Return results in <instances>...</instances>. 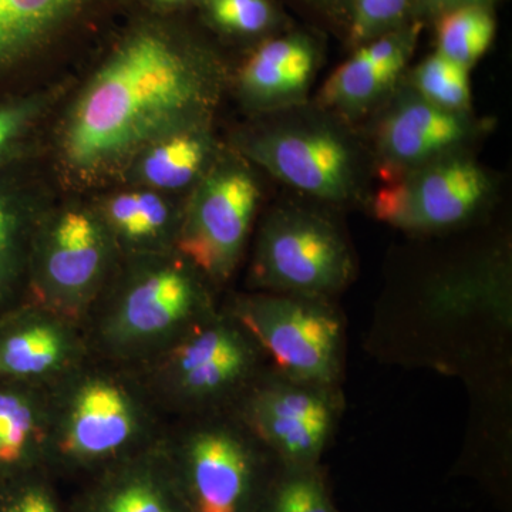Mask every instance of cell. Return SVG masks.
Masks as SVG:
<instances>
[{"label": "cell", "mask_w": 512, "mask_h": 512, "mask_svg": "<svg viewBox=\"0 0 512 512\" xmlns=\"http://www.w3.org/2000/svg\"><path fill=\"white\" fill-rule=\"evenodd\" d=\"M258 200V185L247 171H215L191 202L178 248L198 271L225 281L241 258Z\"/></svg>", "instance_id": "9"}, {"label": "cell", "mask_w": 512, "mask_h": 512, "mask_svg": "<svg viewBox=\"0 0 512 512\" xmlns=\"http://www.w3.org/2000/svg\"><path fill=\"white\" fill-rule=\"evenodd\" d=\"M143 412L124 384L90 376L67 394L57 436L47 443L43 471L67 476H96L113 464L146 450Z\"/></svg>", "instance_id": "4"}, {"label": "cell", "mask_w": 512, "mask_h": 512, "mask_svg": "<svg viewBox=\"0 0 512 512\" xmlns=\"http://www.w3.org/2000/svg\"><path fill=\"white\" fill-rule=\"evenodd\" d=\"M315 62L311 43L299 37L266 42L242 67V92L262 104L299 99L311 84Z\"/></svg>", "instance_id": "20"}, {"label": "cell", "mask_w": 512, "mask_h": 512, "mask_svg": "<svg viewBox=\"0 0 512 512\" xmlns=\"http://www.w3.org/2000/svg\"><path fill=\"white\" fill-rule=\"evenodd\" d=\"M37 387L0 380V484L43 470L49 436Z\"/></svg>", "instance_id": "17"}, {"label": "cell", "mask_w": 512, "mask_h": 512, "mask_svg": "<svg viewBox=\"0 0 512 512\" xmlns=\"http://www.w3.org/2000/svg\"><path fill=\"white\" fill-rule=\"evenodd\" d=\"M175 342L165 362V386L194 412L231 410L268 367L254 339L229 313L211 312Z\"/></svg>", "instance_id": "6"}, {"label": "cell", "mask_w": 512, "mask_h": 512, "mask_svg": "<svg viewBox=\"0 0 512 512\" xmlns=\"http://www.w3.org/2000/svg\"><path fill=\"white\" fill-rule=\"evenodd\" d=\"M255 163L296 190L342 201L355 188V160L348 144L326 130H285L248 144Z\"/></svg>", "instance_id": "12"}, {"label": "cell", "mask_w": 512, "mask_h": 512, "mask_svg": "<svg viewBox=\"0 0 512 512\" xmlns=\"http://www.w3.org/2000/svg\"><path fill=\"white\" fill-rule=\"evenodd\" d=\"M340 389L293 382L266 369L232 413L282 466L320 464L342 417Z\"/></svg>", "instance_id": "7"}, {"label": "cell", "mask_w": 512, "mask_h": 512, "mask_svg": "<svg viewBox=\"0 0 512 512\" xmlns=\"http://www.w3.org/2000/svg\"><path fill=\"white\" fill-rule=\"evenodd\" d=\"M87 0H0V97Z\"/></svg>", "instance_id": "16"}, {"label": "cell", "mask_w": 512, "mask_h": 512, "mask_svg": "<svg viewBox=\"0 0 512 512\" xmlns=\"http://www.w3.org/2000/svg\"><path fill=\"white\" fill-rule=\"evenodd\" d=\"M73 342L57 320L23 302L0 313V380L36 384L69 365Z\"/></svg>", "instance_id": "14"}, {"label": "cell", "mask_w": 512, "mask_h": 512, "mask_svg": "<svg viewBox=\"0 0 512 512\" xmlns=\"http://www.w3.org/2000/svg\"><path fill=\"white\" fill-rule=\"evenodd\" d=\"M42 111V100L28 94L0 97V170L18 165L20 154Z\"/></svg>", "instance_id": "26"}, {"label": "cell", "mask_w": 512, "mask_h": 512, "mask_svg": "<svg viewBox=\"0 0 512 512\" xmlns=\"http://www.w3.org/2000/svg\"><path fill=\"white\" fill-rule=\"evenodd\" d=\"M412 45L410 36L390 35L363 46L329 77L323 86V101L343 111L366 109L396 82Z\"/></svg>", "instance_id": "18"}, {"label": "cell", "mask_w": 512, "mask_h": 512, "mask_svg": "<svg viewBox=\"0 0 512 512\" xmlns=\"http://www.w3.org/2000/svg\"><path fill=\"white\" fill-rule=\"evenodd\" d=\"M167 202L154 192H126L111 198L107 220L121 238L133 244H147L163 237L170 227Z\"/></svg>", "instance_id": "24"}, {"label": "cell", "mask_w": 512, "mask_h": 512, "mask_svg": "<svg viewBox=\"0 0 512 512\" xmlns=\"http://www.w3.org/2000/svg\"><path fill=\"white\" fill-rule=\"evenodd\" d=\"M107 255L100 222L84 211H66L47 231L36 229L29 285L43 305L72 315L82 311L99 288Z\"/></svg>", "instance_id": "10"}, {"label": "cell", "mask_w": 512, "mask_h": 512, "mask_svg": "<svg viewBox=\"0 0 512 512\" xmlns=\"http://www.w3.org/2000/svg\"><path fill=\"white\" fill-rule=\"evenodd\" d=\"M207 151V141L192 128L160 138L144 150L141 180L160 190L183 188L200 174Z\"/></svg>", "instance_id": "21"}, {"label": "cell", "mask_w": 512, "mask_h": 512, "mask_svg": "<svg viewBox=\"0 0 512 512\" xmlns=\"http://www.w3.org/2000/svg\"><path fill=\"white\" fill-rule=\"evenodd\" d=\"M353 275L348 241L328 218L285 208L262 225L252 276L264 292L332 301Z\"/></svg>", "instance_id": "5"}, {"label": "cell", "mask_w": 512, "mask_h": 512, "mask_svg": "<svg viewBox=\"0 0 512 512\" xmlns=\"http://www.w3.org/2000/svg\"><path fill=\"white\" fill-rule=\"evenodd\" d=\"M0 512H66L49 474L36 470L0 484Z\"/></svg>", "instance_id": "27"}, {"label": "cell", "mask_w": 512, "mask_h": 512, "mask_svg": "<svg viewBox=\"0 0 512 512\" xmlns=\"http://www.w3.org/2000/svg\"><path fill=\"white\" fill-rule=\"evenodd\" d=\"M84 481L70 512H188L167 447H148Z\"/></svg>", "instance_id": "13"}, {"label": "cell", "mask_w": 512, "mask_h": 512, "mask_svg": "<svg viewBox=\"0 0 512 512\" xmlns=\"http://www.w3.org/2000/svg\"><path fill=\"white\" fill-rule=\"evenodd\" d=\"M167 448L188 512H255L281 466L234 413L205 414Z\"/></svg>", "instance_id": "3"}, {"label": "cell", "mask_w": 512, "mask_h": 512, "mask_svg": "<svg viewBox=\"0 0 512 512\" xmlns=\"http://www.w3.org/2000/svg\"><path fill=\"white\" fill-rule=\"evenodd\" d=\"M32 200L18 165L0 170V313L25 302L36 234Z\"/></svg>", "instance_id": "19"}, {"label": "cell", "mask_w": 512, "mask_h": 512, "mask_svg": "<svg viewBox=\"0 0 512 512\" xmlns=\"http://www.w3.org/2000/svg\"><path fill=\"white\" fill-rule=\"evenodd\" d=\"M443 2H456V0H443Z\"/></svg>", "instance_id": "31"}, {"label": "cell", "mask_w": 512, "mask_h": 512, "mask_svg": "<svg viewBox=\"0 0 512 512\" xmlns=\"http://www.w3.org/2000/svg\"><path fill=\"white\" fill-rule=\"evenodd\" d=\"M487 175L473 161H430L392 177L373 200L380 221L404 231L430 232L457 227L483 204Z\"/></svg>", "instance_id": "8"}, {"label": "cell", "mask_w": 512, "mask_h": 512, "mask_svg": "<svg viewBox=\"0 0 512 512\" xmlns=\"http://www.w3.org/2000/svg\"><path fill=\"white\" fill-rule=\"evenodd\" d=\"M204 289L184 266L164 265L134 279L110 318L107 342L131 352L177 340L202 318L210 315Z\"/></svg>", "instance_id": "11"}, {"label": "cell", "mask_w": 512, "mask_h": 512, "mask_svg": "<svg viewBox=\"0 0 512 512\" xmlns=\"http://www.w3.org/2000/svg\"><path fill=\"white\" fill-rule=\"evenodd\" d=\"M229 315L247 330L266 366L293 382L340 389L345 376V319L328 299L259 293Z\"/></svg>", "instance_id": "2"}, {"label": "cell", "mask_w": 512, "mask_h": 512, "mask_svg": "<svg viewBox=\"0 0 512 512\" xmlns=\"http://www.w3.org/2000/svg\"><path fill=\"white\" fill-rule=\"evenodd\" d=\"M407 5L409 0H356L353 37L365 40L389 28L402 18Z\"/></svg>", "instance_id": "29"}, {"label": "cell", "mask_w": 512, "mask_h": 512, "mask_svg": "<svg viewBox=\"0 0 512 512\" xmlns=\"http://www.w3.org/2000/svg\"><path fill=\"white\" fill-rule=\"evenodd\" d=\"M212 20L222 29L242 35H255L271 25L268 0H208Z\"/></svg>", "instance_id": "28"}, {"label": "cell", "mask_w": 512, "mask_h": 512, "mask_svg": "<svg viewBox=\"0 0 512 512\" xmlns=\"http://www.w3.org/2000/svg\"><path fill=\"white\" fill-rule=\"evenodd\" d=\"M467 134L468 123L461 113L417 97L400 103L384 120L379 147L389 167H420L457 146Z\"/></svg>", "instance_id": "15"}, {"label": "cell", "mask_w": 512, "mask_h": 512, "mask_svg": "<svg viewBox=\"0 0 512 512\" xmlns=\"http://www.w3.org/2000/svg\"><path fill=\"white\" fill-rule=\"evenodd\" d=\"M495 36V20L483 6L466 3L451 9L437 29V53L470 69L485 55Z\"/></svg>", "instance_id": "23"}, {"label": "cell", "mask_w": 512, "mask_h": 512, "mask_svg": "<svg viewBox=\"0 0 512 512\" xmlns=\"http://www.w3.org/2000/svg\"><path fill=\"white\" fill-rule=\"evenodd\" d=\"M255 512H340L328 473L315 466H279Z\"/></svg>", "instance_id": "22"}, {"label": "cell", "mask_w": 512, "mask_h": 512, "mask_svg": "<svg viewBox=\"0 0 512 512\" xmlns=\"http://www.w3.org/2000/svg\"><path fill=\"white\" fill-rule=\"evenodd\" d=\"M214 90L207 70L171 37L136 33L77 100L64 130V158L80 173L107 170L160 138L190 130Z\"/></svg>", "instance_id": "1"}, {"label": "cell", "mask_w": 512, "mask_h": 512, "mask_svg": "<svg viewBox=\"0 0 512 512\" xmlns=\"http://www.w3.org/2000/svg\"><path fill=\"white\" fill-rule=\"evenodd\" d=\"M414 82L421 99L440 109L461 113L470 106L468 67L440 53L431 55L417 67Z\"/></svg>", "instance_id": "25"}, {"label": "cell", "mask_w": 512, "mask_h": 512, "mask_svg": "<svg viewBox=\"0 0 512 512\" xmlns=\"http://www.w3.org/2000/svg\"><path fill=\"white\" fill-rule=\"evenodd\" d=\"M154 2H158V3H178V2H183V0H154Z\"/></svg>", "instance_id": "30"}]
</instances>
